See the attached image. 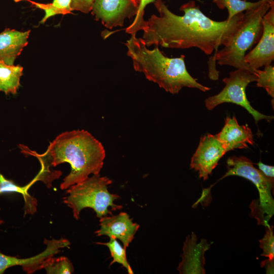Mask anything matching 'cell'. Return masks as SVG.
Instances as JSON below:
<instances>
[{"instance_id": "4", "label": "cell", "mask_w": 274, "mask_h": 274, "mask_svg": "<svg viewBox=\"0 0 274 274\" xmlns=\"http://www.w3.org/2000/svg\"><path fill=\"white\" fill-rule=\"evenodd\" d=\"M273 0H262L257 6L246 11L242 23L230 42L214 56L221 65L254 71L244 61L246 52L257 44L263 31L262 20Z\"/></svg>"}, {"instance_id": "1", "label": "cell", "mask_w": 274, "mask_h": 274, "mask_svg": "<svg viewBox=\"0 0 274 274\" xmlns=\"http://www.w3.org/2000/svg\"><path fill=\"white\" fill-rule=\"evenodd\" d=\"M154 4L159 15L153 14L146 21L142 39L147 47H196L207 55L230 42L244 15L240 13L229 20L217 21L206 16L193 1L181 6L183 16L172 13L162 0H155Z\"/></svg>"}, {"instance_id": "27", "label": "cell", "mask_w": 274, "mask_h": 274, "mask_svg": "<svg viewBox=\"0 0 274 274\" xmlns=\"http://www.w3.org/2000/svg\"><path fill=\"white\" fill-rule=\"evenodd\" d=\"M274 260L273 259L270 260L269 259H266L261 263V267H265L266 269V273H273L274 269Z\"/></svg>"}, {"instance_id": "10", "label": "cell", "mask_w": 274, "mask_h": 274, "mask_svg": "<svg viewBox=\"0 0 274 274\" xmlns=\"http://www.w3.org/2000/svg\"><path fill=\"white\" fill-rule=\"evenodd\" d=\"M138 7L130 0H94L91 13L107 28L123 26L126 18L135 16Z\"/></svg>"}, {"instance_id": "24", "label": "cell", "mask_w": 274, "mask_h": 274, "mask_svg": "<svg viewBox=\"0 0 274 274\" xmlns=\"http://www.w3.org/2000/svg\"><path fill=\"white\" fill-rule=\"evenodd\" d=\"M263 237L259 240L260 247L263 250L261 256L270 260L274 259V235L273 226H268Z\"/></svg>"}, {"instance_id": "9", "label": "cell", "mask_w": 274, "mask_h": 274, "mask_svg": "<svg viewBox=\"0 0 274 274\" xmlns=\"http://www.w3.org/2000/svg\"><path fill=\"white\" fill-rule=\"evenodd\" d=\"M263 31L257 45L244 57L254 71L271 64L274 59V2L262 20Z\"/></svg>"}, {"instance_id": "8", "label": "cell", "mask_w": 274, "mask_h": 274, "mask_svg": "<svg viewBox=\"0 0 274 274\" xmlns=\"http://www.w3.org/2000/svg\"><path fill=\"white\" fill-rule=\"evenodd\" d=\"M227 152L216 134L208 133L200 139L191 158L190 167L198 172L199 178L206 180Z\"/></svg>"}, {"instance_id": "5", "label": "cell", "mask_w": 274, "mask_h": 274, "mask_svg": "<svg viewBox=\"0 0 274 274\" xmlns=\"http://www.w3.org/2000/svg\"><path fill=\"white\" fill-rule=\"evenodd\" d=\"M112 183V180L107 177L93 175L68 188L67 195L63 197V201L72 209L77 220L80 218L81 211L86 208L92 209L99 218L112 215V211L122 208V206L114 203L120 196L109 191L108 187Z\"/></svg>"}, {"instance_id": "13", "label": "cell", "mask_w": 274, "mask_h": 274, "mask_svg": "<svg viewBox=\"0 0 274 274\" xmlns=\"http://www.w3.org/2000/svg\"><path fill=\"white\" fill-rule=\"evenodd\" d=\"M197 237L192 232L186 237L183 247L181 262L177 269L181 274H204V253L209 249L210 244L206 239L197 243Z\"/></svg>"}, {"instance_id": "11", "label": "cell", "mask_w": 274, "mask_h": 274, "mask_svg": "<svg viewBox=\"0 0 274 274\" xmlns=\"http://www.w3.org/2000/svg\"><path fill=\"white\" fill-rule=\"evenodd\" d=\"M44 244L46 248L44 251L38 255L27 258H19L17 257L8 256L0 252V274L11 267L19 265L23 270L28 274L42 269L44 261L49 257L59 253L61 249L69 247L70 242L66 239H45Z\"/></svg>"}, {"instance_id": "23", "label": "cell", "mask_w": 274, "mask_h": 274, "mask_svg": "<svg viewBox=\"0 0 274 274\" xmlns=\"http://www.w3.org/2000/svg\"><path fill=\"white\" fill-rule=\"evenodd\" d=\"M155 0H140V4L133 22L125 29L126 33L132 35L136 34L139 30L143 29L146 24V21L144 19V10L146 6Z\"/></svg>"}, {"instance_id": "26", "label": "cell", "mask_w": 274, "mask_h": 274, "mask_svg": "<svg viewBox=\"0 0 274 274\" xmlns=\"http://www.w3.org/2000/svg\"><path fill=\"white\" fill-rule=\"evenodd\" d=\"M259 170L267 178L273 179L274 167L273 166L265 164L259 161L256 164Z\"/></svg>"}, {"instance_id": "29", "label": "cell", "mask_w": 274, "mask_h": 274, "mask_svg": "<svg viewBox=\"0 0 274 274\" xmlns=\"http://www.w3.org/2000/svg\"><path fill=\"white\" fill-rule=\"evenodd\" d=\"M15 2L16 3H17V2H19L20 1H28V0H14Z\"/></svg>"}, {"instance_id": "18", "label": "cell", "mask_w": 274, "mask_h": 274, "mask_svg": "<svg viewBox=\"0 0 274 274\" xmlns=\"http://www.w3.org/2000/svg\"><path fill=\"white\" fill-rule=\"evenodd\" d=\"M28 2L45 11V16L40 21L41 23H44L50 17L57 14H71L73 11L71 6V0H53L52 3L49 4L39 3L30 0Z\"/></svg>"}, {"instance_id": "19", "label": "cell", "mask_w": 274, "mask_h": 274, "mask_svg": "<svg viewBox=\"0 0 274 274\" xmlns=\"http://www.w3.org/2000/svg\"><path fill=\"white\" fill-rule=\"evenodd\" d=\"M220 9H227L229 20L235 15L243 13V11L252 9L259 5L262 0L256 2H247L245 0H212Z\"/></svg>"}, {"instance_id": "16", "label": "cell", "mask_w": 274, "mask_h": 274, "mask_svg": "<svg viewBox=\"0 0 274 274\" xmlns=\"http://www.w3.org/2000/svg\"><path fill=\"white\" fill-rule=\"evenodd\" d=\"M23 69L20 65H9L0 61V91L6 95L15 94L20 85Z\"/></svg>"}, {"instance_id": "22", "label": "cell", "mask_w": 274, "mask_h": 274, "mask_svg": "<svg viewBox=\"0 0 274 274\" xmlns=\"http://www.w3.org/2000/svg\"><path fill=\"white\" fill-rule=\"evenodd\" d=\"M257 76L258 87L265 89L272 98L274 97V67L271 64L264 66L263 70H255L254 73Z\"/></svg>"}, {"instance_id": "28", "label": "cell", "mask_w": 274, "mask_h": 274, "mask_svg": "<svg viewBox=\"0 0 274 274\" xmlns=\"http://www.w3.org/2000/svg\"><path fill=\"white\" fill-rule=\"evenodd\" d=\"M133 4L137 7H139L140 4V0H130Z\"/></svg>"}, {"instance_id": "7", "label": "cell", "mask_w": 274, "mask_h": 274, "mask_svg": "<svg viewBox=\"0 0 274 274\" xmlns=\"http://www.w3.org/2000/svg\"><path fill=\"white\" fill-rule=\"evenodd\" d=\"M257 76L245 69L238 68L230 73L228 77L222 81L225 84L223 89L217 94L210 96L205 100V106L212 110L217 106L225 102H230L244 108L253 117L256 123L262 120L271 121L273 116H267L255 110L250 105L246 94L247 86L256 81Z\"/></svg>"}, {"instance_id": "21", "label": "cell", "mask_w": 274, "mask_h": 274, "mask_svg": "<svg viewBox=\"0 0 274 274\" xmlns=\"http://www.w3.org/2000/svg\"><path fill=\"white\" fill-rule=\"evenodd\" d=\"M96 244L107 246L110 250L113 260L110 266L116 262L121 264L126 268L129 274H133V271L128 263L126 254V249L122 247L115 238H110L108 242L96 243Z\"/></svg>"}, {"instance_id": "15", "label": "cell", "mask_w": 274, "mask_h": 274, "mask_svg": "<svg viewBox=\"0 0 274 274\" xmlns=\"http://www.w3.org/2000/svg\"><path fill=\"white\" fill-rule=\"evenodd\" d=\"M30 30L18 31L6 28L0 33V61L14 64L17 57L28 43Z\"/></svg>"}, {"instance_id": "2", "label": "cell", "mask_w": 274, "mask_h": 274, "mask_svg": "<svg viewBox=\"0 0 274 274\" xmlns=\"http://www.w3.org/2000/svg\"><path fill=\"white\" fill-rule=\"evenodd\" d=\"M21 152L36 157L49 166L68 163L71 170L60 184L62 190L84 181L91 174H99L106 157L101 143L84 129L59 134L50 143L43 154L30 151L25 146L22 147Z\"/></svg>"}, {"instance_id": "30", "label": "cell", "mask_w": 274, "mask_h": 274, "mask_svg": "<svg viewBox=\"0 0 274 274\" xmlns=\"http://www.w3.org/2000/svg\"><path fill=\"white\" fill-rule=\"evenodd\" d=\"M196 1H200V0H196Z\"/></svg>"}, {"instance_id": "25", "label": "cell", "mask_w": 274, "mask_h": 274, "mask_svg": "<svg viewBox=\"0 0 274 274\" xmlns=\"http://www.w3.org/2000/svg\"><path fill=\"white\" fill-rule=\"evenodd\" d=\"M94 0H71V6L72 10L88 13L91 11Z\"/></svg>"}, {"instance_id": "6", "label": "cell", "mask_w": 274, "mask_h": 274, "mask_svg": "<svg viewBox=\"0 0 274 274\" xmlns=\"http://www.w3.org/2000/svg\"><path fill=\"white\" fill-rule=\"evenodd\" d=\"M226 163L227 171L221 179L237 176L251 181L259 192V199L254 200L250 205L251 215L257 219L258 225L269 226L268 222L274 214V199L271 193L273 179L266 177L254 166L251 160L245 156L230 157Z\"/></svg>"}, {"instance_id": "12", "label": "cell", "mask_w": 274, "mask_h": 274, "mask_svg": "<svg viewBox=\"0 0 274 274\" xmlns=\"http://www.w3.org/2000/svg\"><path fill=\"white\" fill-rule=\"evenodd\" d=\"M99 226L100 228L95 232L97 236L106 235L110 238L119 239L126 249L140 227V225L133 222L125 212L100 218Z\"/></svg>"}, {"instance_id": "14", "label": "cell", "mask_w": 274, "mask_h": 274, "mask_svg": "<svg viewBox=\"0 0 274 274\" xmlns=\"http://www.w3.org/2000/svg\"><path fill=\"white\" fill-rule=\"evenodd\" d=\"M227 152L245 149L254 144L252 132L248 125H239L234 116H227L222 130L216 134Z\"/></svg>"}, {"instance_id": "3", "label": "cell", "mask_w": 274, "mask_h": 274, "mask_svg": "<svg viewBox=\"0 0 274 274\" xmlns=\"http://www.w3.org/2000/svg\"><path fill=\"white\" fill-rule=\"evenodd\" d=\"M135 35H131L125 43L127 54L132 60L134 70L143 73L149 81L173 94L179 93L184 87L196 88L203 92L211 89L198 83L188 73L184 55L169 58L158 46L148 49L142 38H137Z\"/></svg>"}, {"instance_id": "20", "label": "cell", "mask_w": 274, "mask_h": 274, "mask_svg": "<svg viewBox=\"0 0 274 274\" xmlns=\"http://www.w3.org/2000/svg\"><path fill=\"white\" fill-rule=\"evenodd\" d=\"M42 268L45 269L48 274H71L74 271L72 262L65 256L48 258L43 262Z\"/></svg>"}, {"instance_id": "17", "label": "cell", "mask_w": 274, "mask_h": 274, "mask_svg": "<svg viewBox=\"0 0 274 274\" xmlns=\"http://www.w3.org/2000/svg\"><path fill=\"white\" fill-rule=\"evenodd\" d=\"M35 182L32 180L25 186H20L0 174V195L8 193H18L23 197L25 202V214L33 215L37 211V200L29 195L28 189Z\"/></svg>"}]
</instances>
